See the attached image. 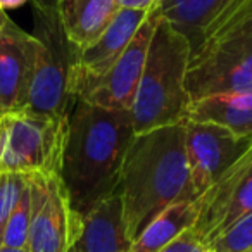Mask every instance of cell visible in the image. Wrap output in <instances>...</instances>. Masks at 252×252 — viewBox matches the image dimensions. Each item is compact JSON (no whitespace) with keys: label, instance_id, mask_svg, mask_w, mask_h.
<instances>
[{"label":"cell","instance_id":"obj_1","mask_svg":"<svg viewBox=\"0 0 252 252\" xmlns=\"http://www.w3.org/2000/svg\"><path fill=\"white\" fill-rule=\"evenodd\" d=\"M135 138L130 111H111L74 98L59 178L74 216L85 218L116 193L125 156Z\"/></svg>","mask_w":252,"mask_h":252},{"label":"cell","instance_id":"obj_2","mask_svg":"<svg viewBox=\"0 0 252 252\" xmlns=\"http://www.w3.org/2000/svg\"><path fill=\"white\" fill-rule=\"evenodd\" d=\"M118 193L131 244L168 206L197 200L190 192L183 123L135 135L123 161Z\"/></svg>","mask_w":252,"mask_h":252},{"label":"cell","instance_id":"obj_3","mask_svg":"<svg viewBox=\"0 0 252 252\" xmlns=\"http://www.w3.org/2000/svg\"><path fill=\"white\" fill-rule=\"evenodd\" d=\"M190 42L161 16L149 43L140 83L130 109L135 135L185 121Z\"/></svg>","mask_w":252,"mask_h":252},{"label":"cell","instance_id":"obj_4","mask_svg":"<svg viewBox=\"0 0 252 252\" xmlns=\"http://www.w3.org/2000/svg\"><path fill=\"white\" fill-rule=\"evenodd\" d=\"M33 25V66L23 111L66 118L74 102L71 69L76 50L64 35L56 9L35 7Z\"/></svg>","mask_w":252,"mask_h":252},{"label":"cell","instance_id":"obj_5","mask_svg":"<svg viewBox=\"0 0 252 252\" xmlns=\"http://www.w3.org/2000/svg\"><path fill=\"white\" fill-rule=\"evenodd\" d=\"M66 130L67 116L0 114V175H59Z\"/></svg>","mask_w":252,"mask_h":252},{"label":"cell","instance_id":"obj_6","mask_svg":"<svg viewBox=\"0 0 252 252\" xmlns=\"http://www.w3.org/2000/svg\"><path fill=\"white\" fill-rule=\"evenodd\" d=\"M190 100L213 94H252V23L190 54Z\"/></svg>","mask_w":252,"mask_h":252},{"label":"cell","instance_id":"obj_7","mask_svg":"<svg viewBox=\"0 0 252 252\" xmlns=\"http://www.w3.org/2000/svg\"><path fill=\"white\" fill-rule=\"evenodd\" d=\"M32 192V223L28 252H67L81 228L67 202L59 175H28Z\"/></svg>","mask_w":252,"mask_h":252},{"label":"cell","instance_id":"obj_8","mask_svg":"<svg viewBox=\"0 0 252 252\" xmlns=\"http://www.w3.org/2000/svg\"><path fill=\"white\" fill-rule=\"evenodd\" d=\"M159 18H161V12L158 5L149 11L147 18L137 30L130 45L126 47L114 66L98 80L78 88L73 98H80L92 105L111 109V111H130L140 83L145 59H147L149 43Z\"/></svg>","mask_w":252,"mask_h":252},{"label":"cell","instance_id":"obj_9","mask_svg":"<svg viewBox=\"0 0 252 252\" xmlns=\"http://www.w3.org/2000/svg\"><path fill=\"white\" fill-rule=\"evenodd\" d=\"M183 128L190 192L193 199H200L252 147V138L206 123L183 121Z\"/></svg>","mask_w":252,"mask_h":252},{"label":"cell","instance_id":"obj_10","mask_svg":"<svg viewBox=\"0 0 252 252\" xmlns=\"http://www.w3.org/2000/svg\"><path fill=\"white\" fill-rule=\"evenodd\" d=\"M200 213L193 230L204 244L242 216L252 213V147L199 199Z\"/></svg>","mask_w":252,"mask_h":252},{"label":"cell","instance_id":"obj_11","mask_svg":"<svg viewBox=\"0 0 252 252\" xmlns=\"http://www.w3.org/2000/svg\"><path fill=\"white\" fill-rule=\"evenodd\" d=\"M149 12L119 9L116 18L104 33L87 49L74 52V63L71 69V95L83 85L98 80L105 74L121 54L130 45L137 30L147 18Z\"/></svg>","mask_w":252,"mask_h":252},{"label":"cell","instance_id":"obj_12","mask_svg":"<svg viewBox=\"0 0 252 252\" xmlns=\"http://www.w3.org/2000/svg\"><path fill=\"white\" fill-rule=\"evenodd\" d=\"M33 66V35L11 18L0 30V114L23 111Z\"/></svg>","mask_w":252,"mask_h":252},{"label":"cell","instance_id":"obj_13","mask_svg":"<svg viewBox=\"0 0 252 252\" xmlns=\"http://www.w3.org/2000/svg\"><path fill=\"white\" fill-rule=\"evenodd\" d=\"M131 242L126 237L123 221V202L118 190L98 202L85 218L73 244L74 252H130Z\"/></svg>","mask_w":252,"mask_h":252},{"label":"cell","instance_id":"obj_14","mask_svg":"<svg viewBox=\"0 0 252 252\" xmlns=\"http://www.w3.org/2000/svg\"><path fill=\"white\" fill-rule=\"evenodd\" d=\"M57 18L61 28L76 52L95 42L116 18V0H59Z\"/></svg>","mask_w":252,"mask_h":252},{"label":"cell","instance_id":"obj_15","mask_svg":"<svg viewBox=\"0 0 252 252\" xmlns=\"http://www.w3.org/2000/svg\"><path fill=\"white\" fill-rule=\"evenodd\" d=\"M185 121L214 125L252 138V94H213L190 100Z\"/></svg>","mask_w":252,"mask_h":252},{"label":"cell","instance_id":"obj_16","mask_svg":"<svg viewBox=\"0 0 252 252\" xmlns=\"http://www.w3.org/2000/svg\"><path fill=\"white\" fill-rule=\"evenodd\" d=\"M200 213L197 200H178L159 213L131 244L130 252H159L178 235L193 228Z\"/></svg>","mask_w":252,"mask_h":252},{"label":"cell","instance_id":"obj_17","mask_svg":"<svg viewBox=\"0 0 252 252\" xmlns=\"http://www.w3.org/2000/svg\"><path fill=\"white\" fill-rule=\"evenodd\" d=\"M221 2L223 0H161L159 12L189 38L193 49Z\"/></svg>","mask_w":252,"mask_h":252},{"label":"cell","instance_id":"obj_18","mask_svg":"<svg viewBox=\"0 0 252 252\" xmlns=\"http://www.w3.org/2000/svg\"><path fill=\"white\" fill-rule=\"evenodd\" d=\"M251 23L252 0H223L214 12V16L211 18V21L204 28L202 35H200L197 45L192 49V52L200 47L211 45V43L226 38L228 35L238 32Z\"/></svg>","mask_w":252,"mask_h":252},{"label":"cell","instance_id":"obj_19","mask_svg":"<svg viewBox=\"0 0 252 252\" xmlns=\"http://www.w3.org/2000/svg\"><path fill=\"white\" fill-rule=\"evenodd\" d=\"M30 223H32V192H30L28 176H26L25 187H23L21 193H19L18 200L11 211V216H9L2 245L14 249H26Z\"/></svg>","mask_w":252,"mask_h":252},{"label":"cell","instance_id":"obj_20","mask_svg":"<svg viewBox=\"0 0 252 252\" xmlns=\"http://www.w3.org/2000/svg\"><path fill=\"white\" fill-rule=\"evenodd\" d=\"M209 252H252V213L242 216L207 244Z\"/></svg>","mask_w":252,"mask_h":252},{"label":"cell","instance_id":"obj_21","mask_svg":"<svg viewBox=\"0 0 252 252\" xmlns=\"http://www.w3.org/2000/svg\"><path fill=\"white\" fill-rule=\"evenodd\" d=\"M26 183L25 175H12V173H2L0 175V247L4 240V231L7 226L9 216Z\"/></svg>","mask_w":252,"mask_h":252},{"label":"cell","instance_id":"obj_22","mask_svg":"<svg viewBox=\"0 0 252 252\" xmlns=\"http://www.w3.org/2000/svg\"><path fill=\"white\" fill-rule=\"evenodd\" d=\"M159 252H209V251H207V245L204 244V240L199 237V233L193 228H189L182 235H178L173 242H169L166 247H162Z\"/></svg>","mask_w":252,"mask_h":252},{"label":"cell","instance_id":"obj_23","mask_svg":"<svg viewBox=\"0 0 252 252\" xmlns=\"http://www.w3.org/2000/svg\"><path fill=\"white\" fill-rule=\"evenodd\" d=\"M161 0H116L119 9H131V11L149 12L154 7H158Z\"/></svg>","mask_w":252,"mask_h":252},{"label":"cell","instance_id":"obj_24","mask_svg":"<svg viewBox=\"0 0 252 252\" xmlns=\"http://www.w3.org/2000/svg\"><path fill=\"white\" fill-rule=\"evenodd\" d=\"M32 0H0V9L2 11H9V9H18L21 5L28 4Z\"/></svg>","mask_w":252,"mask_h":252},{"label":"cell","instance_id":"obj_25","mask_svg":"<svg viewBox=\"0 0 252 252\" xmlns=\"http://www.w3.org/2000/svg\"><path fill=\"white\" fill-rule=\"evenodd\" d=\"M33 7L36 9H56L59 0H32Z\"/></svg>","mask_w":252,"mask_h":252},{"label":"cell","instance_id":"obj_26","mask_svg":"<svg viewBox=\"0 0 252 252\" xmlns=\"http://www.w3.org/2000/svg\"><path fill=\"white\" fill-rule=\"evenodd\" d=\"M0 252H28V251H26V249H14V247H5V245H2Z\"/></svg>","mask_w":252,"mask_h":252},{"label":"cell","instance_id":"obj_27","mask_svg":"<svg viewBox=\"0 0 252 252\" xmlns=\"http://www.w3.org/2000/svg\"><path fill=\"white\" fill-rule=\"evenodd\" d=\"M7 19H9V16L5 14V11H2V9H0V30L4 28V25L7 23Z\"/></svg>","mask_w":252,"mask_h":252},{"label":"cell","instance_id":"obj_28","mask_svg":"<svg viewBox=\"0 0 252 252\" xmlns=\"http://www.w3.org/2000/svg\"><path fill=\"white\" fill-rule=\"evenodd\" d=\"M67 252H74V251H73V245H71V247H69V251H67Z\"/></svg>","mask_w":252,"mask_h":252}]
</instances>
